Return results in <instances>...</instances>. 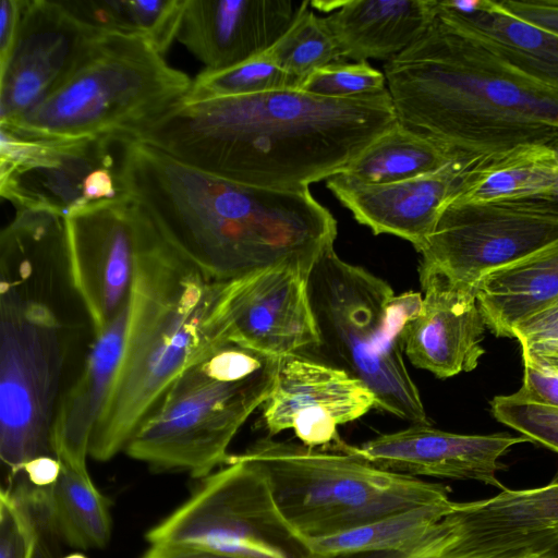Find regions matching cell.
<instances>
[{
	"instance_id": "39",
	"label": "cell",
	"mask_w": 558,
	"mask_h": 558,
	"mask_svg": "<svg viewBox=\"0 0 558 558\" xmlns=\"http://www.w3.org/2000/svg\"><path fill=\"white\" fill-rule=\"evenodd\" d=\"M508 14L558 34V0H499Z\"/></svg>"
},
{
	"instance_id": "24",
	"label": "cell",
	"mask_w": 558,
	"mask_h": 558,
	"mask_svg": "<svg viewBox=\"0 0 558 558\" xmlns=\"http://www.w3.org/2000/svg\"><path fill=\"white\" fill-rule=\"evenodd\" d=\"M558 300V240L486 275L476 301L486 327L513 338L514 327Z\"/></svg>"
},
{
	"instance_id": "11",
	"label": "cell",
	"mask_w": 558,
	"mask_h": 558,
	"mask_svg": "<svg viewBox=\"0 0 558 558\" xmlns=\"http://www.w3.org/2000/svg\"><path fill=\"white\" fill-rule=\"evenodd\" d=\"M121 141L34 137L0 126L1 196L63 218L124 197Z\"/></svg>"
},
{
	"instance_id": "1",
	"label": "cell",
	"mask_w": 558,
	"mask_h": 558,
	"mask_svg": "<svg viewBox=\"0 0 558 558\" xmlns=\"http://www.w3.org/2000/svg\"><path fill=\"white\" fill-rule=\"evenodd\" d=\"M398 122L388 88L352 98L279 89L182 100L136 140L238 183L302 190L342 173Z\"/></svg>"
},
{
	"instance_id": "33",
	"label": "cell",
	"mask_w": 558,
	"mask_h": 558,
	"mask_svg": "<svg viewBox=\"0 0 558 558\" xmlns=\"http://www.w3.org/2000/svg\"><path fill=\"white\" fill-rule=\"evenodd\" d=\"M384 72L363 62H332L305 77L299 89L328 98H352L380 93L386 87Z\"/></svg>"
},
{
	"instance_id": "31",
	"label": "cell",
	"mask_w": 558,
	"mask_h": 558,
	"mask_svg": "<svg viewBox=\"0 0 558 558\" xmlns=\"http://www.w3.org/2000/svg\"><path fill=\"white\" fill-rule=\"evenodd\" d=\"M265 52L301 83L316 70L339 60L335 38L325 19L313 12L308 1L301 2L289 27Z\"/></svg>"
},
{
	"instance_id": "34",
	"label": "cell",
	"mask_w": 558,
	"mask_h": 558,
	"mask_svg": "<svg viewBox=\"0 0 558 558\" xmlns=\"http://www.w3.org/2000/svg\"><path fill=\"white\" fill-rule=\"evenodd\" d=\"M497 421L558 453V409L496 396L490 402Z\"/></svg>"
},
{
	"instance_id": "25",
	"label": "cell",
	"mask_w": 558,
	"mask_h": 558,
	"mask_svg": "<svg viewBox=\"0 0 558 558\" xmlns=\"http://www.w3.org/2000/svg\"><path fill=\"white\" fill-rule=\"evenodd\" d=\"M436 14L473 37L520 73L558 92V34L505 12L496 0L480 11L461 15L440 9Z\"/></svg>"
},
{
	"instance_id": "21",
	"label": "cell",
	"mask_w": 558,
	"mask_h": 558,
	"mask_svg": "<svg viewBox=\"0 0 558 558\" xmlns=\"http://www.w3.org/2000/svg\"><path fill=\"white\" fill-rule=\"evenodd\" d=\"M301 2L186 0L178 39L206 66L221 70L267 51Z\"/></svg>"
},
{
	"instance_id": "7",
	"label": "cell",
	"mask_w": 558,
	"mask_h": 558,
	"mask_svg": "<svg viewBox=\"0 0 558 558\" xmlns=\"http://www.w3.org/2000/svg\"><path fill=\"white\" fill-rule=\"evenodd\" d=\"M307 284L320 347L372 390L377 408L411 425H432L404 359L405 329L422 294H395L387 281L343 260L333 247L314 264Z\"/></svg>"
},
{
	"instance_id": "10",
	"label": "cell",
	"mask_w": 558,
	"mask_h": 558,
	"mask_svg": "<svg viewBox=\"0 0 558 558\" xmlns=\"http://www.w3.org/2000/svg\"><path fill=\"white\" fill-rule=\"evenodd\" d=\"M150 545L197 547L234 558H311L305 538L280 512L268 478L230 454L180 507L146 533Z\"/></svg>"
},
{
	"instance_id": "3",
	"label": "cell",
	"mask_w": 558,
	"mask_h": 558,
	"mask_svg": "<svg viewBox=\"0 0 558 558\" xmlns=\"http://www.w3.org/2000/svg\"><path fill=\"white\" fill-rule=\"evenodd\" d=\"M70 292L64 218L19 209L0 236V458L10 477L54 456L51 428L74 327Z\"/></svg>"
},
{
	"instance_id": "19",
	"label": "cell",
	"mask_w": 558,
	"mask_h": 558,
	"mask_svg": "<svg viewBox=\"0 0 558 558\" xmlns=\"http://www.w3.org/2000/svg\"><path fill=\"white\" fill-rule=\"evenodd\" d=\"M477 157L468 155L436 172L388 184H364L339 173L326 186L374 234L407 240L420 253Z\"/></svg>"
},
{
	"instance_id": "32",
	"label": "cell",
	"mask_w": 558,
	"mask_h": 558,
	"mask_svg": "<svg viewBox=\"0 0 558 558\" xmlns=\"http://www.w3.org/2000/svg\"><path fill=\"white\" fill-rule=\"evenodd\" d=\"M301 80L279 68L266 52L221 70L201 72L184 101L254 95L279 89H299Z\"/></svg>"
},
{
	"instance_id": "15",
	"label": "cell",
	"mask_w": 558,
	"mask_h": 558,
	"mask_svg": "<svg viewBox=\"0 0 558 558\" xmlns=\"http://www.w3.org/2000/svg\"><path fill=\"white\" fill-rule=\"evenodd\" d=\"M374 407V393L359 378L294 353L279 357L272 388L262 405V421L268 437L293 429L302 445L327 448L342 441L340 425Z\"/></svg>"
},
{
	"instance_id": "43",
	"label": "cell",
	"mask_w": 558,
	"mask_h": 558,
	"mask_svg": "<svg viewBox=\"0 0 558 558\" xmlns=\"http://www.w3.org/2000/svg\"><path fill=\"white\" fill-rule=\"evenodd\" d=\"M522 360H526L537 366L558 373V355L544 353H530L521 351Z\"/></svg>"
},
{
	"instance_id": "8",
	"label": "cell",
	"mask_w": 558,
	"mask_h": 558,
	"mask_svg": "<svg viewBox=\"0 0 558 558\" xmlns=\"http://www.w3.org/2000/svg\"><path fill=\"white\" fill-rule=\"evenodd\" d=\"M192 80L145 38L100 29L64 82L10 124L34 137H138L187 96Z\"/></svg>"
},
{
	"instance_id": "47",
	"label": "cell",
	"mask_w": 558,
	"mask_h": 558,
	"mask_svg": "<svg viewBox=\"0 0 558 558\" xmlns=\"http://www.w3.org/2000/svg\"><path fill=\"white\" fill-rule=\"evenodd\" d=\"M551 550L558 551V542L555 544V546L551 548Z\"/></svg>"
},
{
	"instance_id": "26",
	"label": "cell",
	"mask_w": 558,
	"mask_h": 558,
	"mask_svg": "<svg viewBox=\"0 0 558 558\" xmlns=\"http://www.w3.org/2000/svg\"><path fill=\"white\" fill-rule=\"evenodd\" d=\"M557 170L551 144L520 145L478 156L452 201L544 199L553 190Z\"/></svg>"
},
{
	"instance_id": "40",
	"label": "cell",
	"mask_w": 558,
	"mask_h": 558,
	"mask_svg": "<svg viewBox=\"0 0 558 558\" xmlns=\"http://www.w3.org/2000/svg\"><path fill=\"white\" fill-rule=\"evenodd\" d=\"M24 0H2L0 4V70L7 64L19 32Z\"/></svg>"
},
{
	"instance_id": "30",
	"label": "cell",
	"mask_w": 558,
	"mask_h": 558,
	"mask_svg": "<svg viewBox=\"0 0 558 558\" xmlns=\"http://www.w3.org/2000/svg\"><path fill=\"white\" fill-rule=\"evenodd\" d=\"M452 505L449 499L414 507L336 535L306 539L311 558L403 548L441 520Z\"/></svg>"
},
{
	"instance_id": "9",
	"label": "cell",
	"mask_w": 558,
	"mask_h": 558,
	"mask_svg": "<svg viewBox=\"0 0 558 558\" xmlns=\"http://www.w3.org/2000/svg\"><path fill=\"white\" fill-rule=\"evenodd\" d=\"M238 456L264 471L280 512L305 539L450 499L447 485L387 471L332 447L266 437Z\"/></svg>"
},
{
	"instance_id": "46",
	"label": "cell",
	"mask_w": 558,
	"mask_h": 558,
	"mask_svg": "<svg viewBox=\"0 0 558 558\" xmlns=\"http://www.w3.org/2000/svg\"><path fill=\"white\" fill-rule=\"evenodd\" d=\"M62 558H87V557L82 553H71Z\"/></svg>"
},
{
	"instance_id": "41",
	"label": "cell",
	"mask_w": 558,
	"mask_h": 558,
	"mask_svg": "<svg viewBox=\"0 0 558 558\" xmlns=\"http://www.w3.org/2000/svg\"><path fill=\"white\" fill-rule=\"evenodd\" d=\"M62 472V463L54 456H40L23 465L22 475L35 487L46 488L52 486Z\"/></svg>"
},
{
	"instance_id": "12",
	"label": "cell",
	"mask_w": 558,
	"mask_h": 558,
	"mask_svg": "<svg viewBox=\"0 0 558 558\" xmlns=\"http://www.w3.org/2000/svg\"><path fill=\"white\" fill-rule=\"evenodd\" d=\"M558 240V206L544 199L450 202L420 252L418 271L475 290L492 271Z\"/></svg>"
},
{
	"instance_id": "44",
	"label": "cell",
	"mask_w": 558,
	"mask_h": 558,
	"mask_svg": "<svg viewBox=\"0 0 558 558\" xmlns=\"http://www.w3.org/2000/svg\"><path fill=\"white\" fill-rule=\"evenodd\" d=\"M551 145H553V148L555 151L557 167H558V142L551 143ZM544 201L553 203L554 205L558 206V170H557V175H556V180H555L553 190L546 196V198H544Z\"/></svg>"
},
{
	"instance_id": "20",
	"label": "cell",
	"mask_w": 558,
	"mask_h": 558,
	"mask_svg": "<svg viewBox=\"0 0 558 558\" xmlns=\"http://www.w3.org/2000/svg\"><path fill=\"white\" fill-rule=\"evenodd\" d=\"M418 272L422 304L405 329V356L441 379L475 369L485 353L482 341L487 328L476 291L438 274Z\"/></svg>"
},
{
	"instance_id": "17",
	"label": "cell",
	"mask_w": 558,
	"mask_h": 558,
	"mask_svg": "<svg viewBox=\"0 0 558 558\" xmlns=\"http://www.w3.org/2000/svg\"><path fill=\"white\" fill-rule=\"evenodd\" d=\"M527 441L522 435L508 433L466 435L432 425H410L360 446L341 441L336 448L387 471L415 477L476 481L501 490L505 486L497 474L506 466L500 458L511 447Z\"/></svg>"
},
{
	"instance_id": "45",
	"label": "cell",
	"mask_w": 558,
	"mask_h": 558,
	"mask_svg": "<svg viewBox=\"0 0 558 558\" xmlns=\"http://www.w3.org/2000/svg\"><path fill=\"white\" fill-rule=\"evenodd\" d=\"M512 558H558V551L555 550H542L518 555Z\"/></svg>"
},
{
	"instance_id": "4",
	"label": "cell",
	"mask_w": 558,
	"mask_h": 558,
	"mask_svg": "<svg viewBox=\"0 0 558 558\" xmlns=\"http://www.w3.org/2000/svg\"><path fill=\"white\" fill-rule=\"evenodd\" d=\"M398 121L475 156L558 142V92L436 14L384 65Z\"/></svg>"
},
{
	"instance_id": "28",
	"label": "cell",
	"mask_w": 558,
	"mask_h": 558,
	"mask_svg": "<svg viewBox=\"0 0 558 558\" xmlns=\"http://www.w3.org/2000/svg\"><path fill=\"white\" fill-rule=\"evenodd\" d=\"M40 492L52 534L80 549L102 548L109 543L112 529L109 502L90 476L62 464L58 481Z\"/></svg>"
},
{
	"instance_id": "23",
	"label": "cell",
	"mask_w": 558,
	"mask_h": 558,
	"mask_svg": "<svg viewBox=\"0 0 558 558\" xmlns=\"http://www.w3.org/2000/svg\"><path fill=\"white\" fill-rule=\"evenodd\" d=\"M435 16V0H350L324 19L339 59L387 62L414 44Z\"/></svg>"
},
{
	"instance_id": "38",
	"label": "cell",
	"mask_w": 558,
	"mask_h": 558,
	"mask_svg": "<svg viewBox=\"0 0 558 558\" xmlns=\"http://www.w3.org/2000/svg\"><path fill=\"white\" fill-rule=\"evenodd\" d=\"M521 388L511 397L523 402L558 409V373L523 360Z\"/></svg>"
},
{
	"instance_id": "14",
	"label": "cell",
	"mask_w": 558,
	"mask_h": 558,
	"mask_svg": "<svg viewBox=\"0 0 558 558\" xmlns=\"http://www.w3.org/2000/svg\"><path fill=\"white\" fill-rule=\"evenodd\" d=\"M99 31L78 20L61 0H24L12 53L0 70V124L17 121L47 99Z\"/></svg>"
},
{
	"instance_id": "29",
	"label": "cell",
	"mask_w": 558,
	"mask_h": 558,
	"mask_svg": "<svg viewBox=\"0 0 558 558\" xmlns=\"http://www.w3.org/2000/svg\"><path fill=\"white\" fill-rule=\"evenodd\" d=\"M61 3L85 24L145 38L163 56L178 38L186 0H68Z\"/></svg>"
},
{
	"instance_id": "18",
	"label": "cell",
	"mask_w": 558,
	"mask_h": 558,
	"mask_svg": "<svg viewBox=\"0 0 558 558\" xmlns=\"http://www.w3.org/2000/svg\"><path fill=\"white\" fill-rule=\"evenodd\" d=\"M457 548L477 558H512L550 550L558 542V478L523 489L453 501L445 517Z\"/></svg>"
},
{
	"instance_id": "36",
	"label": "cell",
	"mask_w": 558,
	"mask_h": 558,
	"mask_svg": "<svg viewBox=\"0 0 558 558\" xmlns=\"http://www.w3.org/2000/svg\"><path fill=\"white\" fill-rule=\"evenodd\" d=\"M330 558H477L462 554L454 545L444 518L410 545L386 551L341 555Z\"/></svg>"
},
{
	"instance_id": "42",
	"label": "cell",
	"mask_w": 558,
	"mask_h": 558,
	"mask_svg": "<svg viewBox=\"0 0 558 558\" xmlns=\"http://www.w3.org/2000/svg\"><path fill=\"white\" fill-rule=\"evenodd\" d=\"M142 558H234L210 550L182 546V545H168L158 544L151 547L143 555Z\"/></svg>"
},
{
	"instance_id": "27",
	"label": "cell",
	"mask_w": 558,
	"mask_h": 558,
	"mask_svg": "<svg viewBox=\"0 0 558 558\" xmlns=\"http://www.w3.org/2000/svg\"><path fill=\"white\" fill-rule=\"evenodd\" d=\"M468 155L398 122L367 146L342 174L364 184H388L436 172Z\"/></svg>"
},
{
	"instance_id": "2",
	"label": "cell",
	"mask_w": 558,
	"mask_h": 558,
	"mask_svg": "<svg viewBox=\"0 0 558 558\" xmlns=\"http://www.w3.org/2000/svg\"><path fill=\"white\" fill-rule=\"evenodd\" d=\"M125 193L208 278L235 280L286 263L311 272L337 220L310 192L245 185L136 138L121 141Z\"/></svg>"
},
{
	"instance_id": "35",
	"label": "cell",
	"mask_w": 558,
	"mask_h": 558,
	"mask_svg": "<svg viewBox=\"0 0 558 558\" xmlns=\"http://www.w3.org/2000/svg\"><path fill=\"white\" fill-rule=\"evenodd\" d=\"M40 527L34 512L8 487L0 494V558H36Z\"/></svg>"
},
{
	"instance_id": "16",
	"label": "cell",
	"mask_w": 558,
	"mask_h": 558,
	"mask_svg": "<svg viewBox=\"0 0 558 558\" xmlns=\"http://www.w3.org/2000/svg\"><path fill=\"white\" fill-rule=\"evenodd\" d=\"M308 276L286 263L235 279L226 305L227 341L276 357L320 347Z\"/></svg>"
},
{
	"instance_id": "5",
	"label": "cell",
	"mask_w": 558,
	"mask_h": 558,
	"mask_svg": "<svg viewBox=\"0 0 558 558\" xmlns=\"http://www.w3.org/2000/svg\"><path fill=\"white\" fill-rule=\"evenodd\" d=\"M140 207L124 348L89 444V457L100 462L125 450L185 368L228 342L226 305L234 280L208 278Z\"/></svg>"
},
{
	"instance_id": "13",
	"label": "cell",
	"mask_w": 558,
	"mask_h": 558,
	"mask_svg": "<svg viewBox=\"0 0 558 558\" xmlns=\"http://www.w3.org/2000/svg\"><path fill=\"white\" fill-rule=\"evenodd\" d=\"M140 215V205L126 195L64 218L70 279L94 335L130 301Z\"/></svg>"
},
{
	"instance_id": "6",
	"label": "cell",
	"mask_w": 558,
	"mask_h": 558,
	"mask_svg": "<svg viewBox=\"0 0 558 558\" xmlns=\"http://www.w3.org/2000/svg\"><path fill=\"white\" fill-rule=\"evenodd\" d=\"M279 357L223 342L185 368L125 448L156 471L204 478L228 458V447L266 401Z\"/></svg>"
},
{
	"instance_id": "22",
	"label": "cell",
	"mask_w": 558,
	"mask_h": 558,
	"mask_svg": "<svg viewBox=\"0 0 558 558\" xmlns=\"http://www.w3.org/2000/svg\"><path fill=\"white\" fill-rule=\"evenodd\" d=\"M129 304L104 331L94 335L77 378L63 390L57 405L51 428L53 454L84 476H89L86 458L90 439L122 357Z\"/></svg>"
},
{
	"instance_id": "37",
	"label": "cell",
	"mask_w": 558,
	"mask_h": 558,
	"mask_svg": "<svg viewBox=\"0 0 558 558\" xmlns=\"http://www.w3.org/2000/svg\"><path fill=\"white\" fill-rule=\"evenodd\" d=\"M512 335L521 351L558 355V300L520 322Z\"/></svg>"
}]
</instances>
